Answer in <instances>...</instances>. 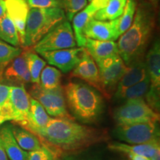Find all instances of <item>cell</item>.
I'll list each match as a JSON object with an SVG mask.
<instances>
[{"instance_id":"39","label":"cell","mask_w":160,"mask_h":160,"mask_svg":"<svg viewBox=\"0 0 160 160\" xmlns=\"http://www.w3.org/2000/svg\"><path fill=\"white\" fill-rule=\"evenodd\" d=\"M8 121H10V119L8 117H7L6 116H4V115H0V126L3 125L4 123Z\"/></svg>"},{"instance_id":"12","label":"cell","mask_w":160,"mask_h":160,"mask_svg":"<svg viewBox=\"0 0 160 160\" xmlns=\"http://www.w3.org/2000/svg\"><path fill=\"white\" fill-rule=\"evenodd\" d=\"M119 18L110 21L92 19L83 31L85 38L100 41H115L119 37L118 32Z\"/></svg>"},{"instance_id":"32","label":"cell","mask_w":160,"mask_h":160,"mask_svg":"<svg viewBox=\"0 0 160 160\" xmlns=\"http://www.w3.org/2000/svg\"><path fill=\"white\" fill-rule=\"evenodd\" d=\"M27 160H64L57 153L43 145L37 151L28 152Z\"/></svg>"},{"instance_id":"24","label":"cell","mask_w":160,"mask_h":160,"mask_svg":"<svg viewBox=\"0 0 160 160\" xmlns=\"http://www.w3.org/2000/svg\"><path fill=\"white\" fill-rule=\"evenodd\" d=\"M127 0H108L105 7L98 11L93 19L100 21H110L117 19L122 14Z\"/></svg>"},{"instance_id":"17","label":"cell","mask_w":160,"mask_h":160,"mask_svg":"<svg viewBox=\"0 0 160 160\" xmlns=\"http://www.w3.org/2000/svg\"><path fill=\"white\" fill-rule=\"evenodd\" d=\"M147 77H148V74L145 62L143 60L129 66L128 70L117 84L114 97L121 94L126 89L140 82Z\"/></svg>"},{"instance_id":"22","label":"cell","mask_w":160,"mask_h":160,"mask_svg":"<svg viewBox=\"0 0 160 160\" xmlns=\"http://www.w3.org/2000/svg\"><path fill=\"white\" fill-rule=\"evenodd\" d=\"M145 62L151 86L160 89V44L159 39L156 40L148 52Z\"/></svg>"},{"instance_id":"1","label":"cell","mask_w":160,"mask_h":160,"mask_svg":"<svg viewBox=\"0 0 160 160\" xmlns=\"http://www.w3.org/2000/svg\"><path fill=\"white\" fill-rule=\"evenodd\" d=\"M43 145L60 157L78 154L110 139L107 129L80 125L75 120L53 118L43 128L32 130Z\"/></svg>"},{"instance_id":"19","label":"cell","mask_w":160,"mask_h":160,"mask_svg":"<svg viewBox=\"0 0 160 160\" xmlns=\"http://www.w3.org/2000/svg\"><path fill=\"white\" fill-rule=\"evenodd\" d=\"M108 148L112 151L125 154H134L143 156L151 159L157 151L160 150L159 142L151 144H142V145H130V144L122 143L119 142H113L108 144Z\"/></svg>"},{"instance_id":"27","label":"cell","mask_w":160,"mask_h":160,"mask_svg":"<svg viewBox=\"0 0 160 160\" xmlns=\"http://www.w3.org/2000/svg\"><path fill=\"white\" fill-rule=\"evenodd\" d=\"M62 73L59 69L52 66H45L40 74L39 85L43 88L52 90L61 86Z\"/></svg>"},{"instance_id":"18","label":"cell","mask_w":160,"mask_h":160,"mask_svg":"<svg viewBox=\"0 0 160 160\" xmlns=\"http://www.w3.org/2000/svg\"><path fill=\"white\" fill-rule=\"evenodd\" d=\"M85 48L96 63L119 54L117 43L113 41H100L86 38Z\"/></svg>"},{"instance_id":"30","label":"cell","mask_w":160,"mask_h":160,"mask_svg":"<svg viewBox=\"0 0 160 160\" xmlns=\"http://www.w3.org/2000/svg\"><path fill=\"white\" fill-rule=\"evenodd\" d=\"M21 48L14 47L0 39V66L9 63L22 53Z\"/></svg>"},{"instance_id":"14","label":"cell","mask_w":160,"mask_h":160,"mask_svg":"<svg viewBox=\"0 0 160 160\" xmlns=\"http://www.w3.org/2000/svg\"><path fill=\"white\" fill-rule=\"evenodd\" d=\"M72 76L84 80L102 92L98 66L85 48L82 53L80 61L73 70Z\"/></svg>"},{"instance_id":"42","label":"cell","mask_w":160,"mask_h":160,"mask_svg":"<svg viewBox=\"0 0 160 160\" xmlns=\"http://www.w3.org/2000/svg\"><path fill=\"white\" fill-rule=\"evenodd\" d=\"M3 71H4V66H0V81L2 79L3 77Z\"/></svg>"},{"instance_id":"29","label":"cell","mask_w":160,"mask_h":160,"mask_svg":"<svg viewBox=\"0 0 160 160\" xmlns=\"http://www.w3.org/2000/svg\"><path fill=\"white\" fill-rule=\"evenodd\" d=\"M137 11V0H127L121 17H119L118 32L119 37L131 27Z\"/></svg>"},{"instance_id":"35","label":"cell","mask_w":160,"mask_h":160,"mask_svg":"<svg viewBox=\"0 0 160 160\" xmlns=\"http://www.w3.org/2000/svg\"><path fill=\"white\" fill-rule=\"evenodd\" d=\"M11 85L0 83V115H2L3 110L9 98Z\"/></svg>"},{"instance_id":"33","label":"cell","mask_w":160,"mask_h":160,"mask_svg":"<svg viewBox=\"0 0 160 160\" xmlns=\"http://www.w3.org/2000/svg\"><path fill=\"white\" fill-rule=\"evenodd\" d=\"M159 91L160 89H157L150 85L148 91L146 93L145 97L146 103L152 110L158 113H159Z\"/></svg>"},{"instance_id":"20","label":"cell","mask_w":160,"mask_h":160,"mask_svg":"<svg viewBox=\"0 0 160 160\" xmlns=\"http://www.w3.org/2000/svg\"><path fill=\"white\" fill-rule=\"evenodd\" d=\"M0 139L9 160H27L28 152L18 145L11 131V125L0 128Z\"/></svg>"},{"instance_id":"37","label":"cell","mask_w":160,"mask_h":160,"mask_svg":"<svg viewBox=\"0 0 160 160\" xmlns=\"http://www.w3.org/2000/svg\"><path fill=\"white\" fill-rule=\"evenodd\" d=\"M127 156L129 157L130 160H151L149 158L143 157V156L134 154H128Z\"/></svg>"},{"instance_id":"3","label":"cell","mask_w":160,"mask_h":160,"mask_svg":"<svg viewBox=\"0 0 160 160\" xmlns=\"http://www.w3.org/2000/svg\"><path fill=\"white\" fill-rule=\"evenodd\" d=\"M66 104L74 119L83 123L97 122L103 113L104 100L97 90L80 82H69L63 88Z\"/></svg>"},{"instance_id":"9","label":"cell","mask_w":160,"mask_h":160,"mask_svg":"<svg viewBox=\"0 0 160 160\" xmlns=\"http://www.w3.org/2000/svg\"><path fill=\"white\" fill-rule=\"evenodd\" d=\"M97 65L99 68L102 93L106 97H109L129 67L125 65L119 54L102 60Z\"/></svg>"},{"instance_id":"43","label":"cell","mask_w":160,"mask_h":160,"mask_svg":"<svg viewBox=\"0 0 160 160\" xmlns=\"http://www.w3.org/2000/svg\"><path fill=\"white\" fill-rule=\"evenodd\" d=\"M148 1H151V2H157V1H158V0H148Z\"/></svg>"},{"instance_id":"6","label":"cell","mask_w":160,"mask_h":160,"mask_svg":"<svg viewBox=\"0 0 160 160\" xmlns=\"http://www.w3.org/2000/svg\"><path fill=\"white\" fill-rule=\"evenodd\" d=\"M30 95L43 106L48 114L59 119L75 120L68 109L62 86L47 90L39 84H34L30 90Z\"/></svg>"},{"instance_id":"23","label":"cell","mask_w":160,"mask_h":160,"mask_svg":"<svg viewBox=\"0 0 160 160\" xmlns=\"http://www.w3.org/2000/svg\"><path fill=\"white\" fill-rule=\"evenodd\" d=\"M11 127L16 141L24 151L27 152L37 151L43 146L39 138L31 132L15 123L11 125Z\"/></svg>"},{"instance_id":"15","label":"cell","mask_w":160,"mask_h":160,"mask_svg":"<svg viewBox=\"0 0 160 160\" xmlns=\"http://www.w3.org/2000/svg\"><path fill=\"white\" fill-rule=\"evenodd\" d=\"M6 14L14 24L19 33L20 43L23 45L25 29L29 7L25 0H5Z\"/></svg>"},{"instance_id":"7","label":"cell","mask_w":160,"mask_h":160,"mask_svg":"<svg viewBox=\"0 0 160 160\" xmlns=\"http://www.w3.org/2000/svg\"><path fill=\"white\" fill-rule=\"evenodd\" d=\"M113 135L120 141L130 145H142L159 142L158 122L117 125L113 130Z\"/></svg>"},{"instance_id":"40","label":"cell","mask_w":160,"mask_h":160,"mask_svg":"<svg viewBox=\"0 0 160 160\" xmlns=\"http://www.w3.org/2000/svg\"><path fill=\"white\" fill-rule=\"evenodd\" d=\"M151 160H160V150L157 151L156 153L151 157Z\"/></svg>"},{"instance_id":"44","label":"cell","mask_w":160,"mask_h":160,"mask_svg":"<svg viewBox=\"0 0 160 160\" xmlns=\"http://www.w3.org/2000/svg\"><path fill=\"white\" fill-rule=\"evenodd\" d=\"M88 1H90V2H91V1H92V0H88Z\"/></svg>"},{"instance_id":"41","label":"cell","mask_w":160,"mask_h":160,"mask_svg":"<svg viewBox=\"0 0 160 160\" xmlns=\"http://www.w3.org/2000/svg\"><path fill=\"white\" fill-rule=\"evenodd\" d=\"M64 160H96L93 159H80V158H74L73 157H64Z\"/></svg>"},{"instance_id":"16","label":"cell","mask_w":160,"mask_h":160,"mask_svg":"<svg viewBox=\"0 0 160 160\" xmlns=\"http://www.w3.org/2000/svg\"><path fill=\"white\" fill-rule=\"evenodd\" d=\"M2 76L7 81L18 84V85L31 82V74L23 52L10 62L4 70Z\"/></svg>"},{"instance_id":"11","label":"cell","mask_w":160,"mask_h":160,"mask_svg":"<svg viewBox=\"0 0 160 160\" xmlns=\"http://www.w3.org/2000/svg\"><path fill=\"white\" fill-rule=\"evenodd\" d=\"M84 48H72L57 51L42 52L39 54L51 65L57 67L63 73L73 71L81 59Z\"/></svg>"},{"instance_id":"13","label":"cell","mask_w":160,"mask_h":160,"mask_svg":"<svg viewBox=\"0 0 160 160\" xmlns=\"http://www.w3.org/2000/svg\"><path fill=\"white\" fill-rule=\"evenodd\" d=\"M108 0H92L87 7L79 12L73 18V28L74 31L76 42L80 48H84L85 45L86 38L84 36L83 31L86 25L89 22L93 16L99 10L105 7Z\"/></svg>"},{"instance_id":"38","label":"cell","mask_w":160,"mask_h":160,"mask_svg":"<svg viewBox=\"0 0 160 160\" xmlns=\"http://www.w3.org/2000/svg\"><path fill=\"white\" fill-rule=\"evenodd\" d=\"M6 13L5 0H0V17Z\"/></svg>"},{"instance_id":"36","label":"cell","mask_w":160,"mask_h":160,"mask_svg":"<svg viewBox=\"0 0 160 160\" xmlns=\"http://www.w3.org/2000/svg\"><path fill=\"white\" fill-rule=\"evenodd\" d=\"M0 160H9L5 149H4L2 144L1 139H0Z\"/></svg>"},{"instance_id":"28","label":"cell","mask_w":160,"mask_h":160,"mask_svg":"<svg viewBox=\"0 0 160 160\" xmlns=\"http://www.w3.org/2000/svg\"><path fill=\"white\" fill-rule=\"evenodd\" d=\"M150 85H151L150 79L149 77H147L140 82L126 89L121 94L114 98L117 100H125V101L135 99H145V95L148 91Z\"/></svg>"},{"instance_id":"4","label":"cell","mask_w":160,"mask_h":160,"mask_svg":"<svg viewBox=\"0 0 160 160\" xmlns=\"http://www.w3.org/2000/svg\"><path fill=\"white\" fill-rule=\"evenodd\" d=\"M62 8H31L25 29L23 45L31 47L47 34L53 28L65 20Z\"/></svg>"},{"instance_id":"21","label":"cell","mask_w":160,"mask_h":160,"mask_svg":"<svg viewBox=\"0 0 160 160\" xmlns=\"http://www.w3.org/2000/svg\"><path fill=\"white\" fill-rule=\"evenodd\" d=\"M51 119V118L48 114L43 106L37 100L31 97L28 119L26 122L22 124L19 126L29 131L32 130L43 128L48 125Z\"/></svg>"},{"instance_id":"8","label":"cell","mask_w":160,"mask_h":160,"mask_svg":"<svg viewBox=\"0 0 160 160\" xmlns=\"http://www.w3.org/2000/svg\"><path fill=\"white\" fill-rule=\"evenodd\" d=\"M77 42L71 23L62 22L53 28L34 45L33 50L39 53L74 48Z\"/></svg>"},{"instance_id":"2","label":"cell","mask_w":160,"mask_h":160,"mask_svg":"<svg viewBox=\"0 0 160 160\" xmlns=\"http://www.w3.org/2000/svg\"><path fill=\"white\" fill-rule=\"evenodd\" d=\"M155 26V16L151 8L140 5L131 27L126 31L117 43L119 57L127 66L142 60Z\"/></svg>"},{"instance_id":"5","label":"cell","mask_w":160,"mask_h":160,"mask_svg":"<svg viewBox=\"0 0 160 160\" xmlns=\"http://www.w3.org/2000/svg\"><path fill=\"white\" fill-rule=\"evenodd\" d=\"M113 115L117 125L158 122L159 121V113L152 110L144 99L125 101L123 105L114 110Z\"/></svg>"},{"instance_id":"10","label":"cell","mask_w":160,"mask_h":160,"mask_svg":"<svg viewBox=\"0 0 160 160\" xmlns=\"http://www.w3.org/2000/svg\"><path fill=\"white\" fill-rule=\"evenodd\" d=\"M30 96L24 85H11L9 98L3 110L6 116L17 125H22L28 119L30 113Z\"/></svg>"},{"instance_id":"26","label":"cell","mask_w":160,"mask_h":160,"mask_svg":"<svg viewBox=\"0 0 160 160\" xmlns=\"http://www.w3.org/2000/svg\"><path fill=\"white\" fill-rule=\"evenodd\" d=\"M23 53L31 74V82L33 84H39L40 74L46 66V62L33 51H27Z\"/></svg>"},{"instance_id":"34","label":"cell","mask_w":160,"mask_h":160,"mask_svg":"<svg viewBox=\"0 0 160 160\" xmlns=\"http://www.w3.org/2000/svg\"><path fill=\"white\" fill-rule=\"evenodd\" d=\"M30 8H62L60 0H25Z\"/></svg>"},{"instance_id":"31","label":"cell","mask_w":160,"mask_h":160,"mask_svg":"<svg viewBox=\"0 0 160 160\" xmlns=\"http://www.w3.org/2000/svg\"><path fill=\"white\" fill-rule=\"evenodd\" d=\"M62 4V9L65 11L68 19H73L77 13L87 5V0H60Z\"/></svg>"},{"instance_id":"25","label":"cell","mask_w":160,"mask_h":160,"mask_svg":"<svg viewBox=\"0 0 160 160\" xmlns=\"http://www.w3.org/2000/svg\"><path fill=\"white\" fill-rule=\"evenodd\" d=\"M0 39L14 47L20 45L17 30L6 13L0 17Z\"/></svg>"}]
</instances>
